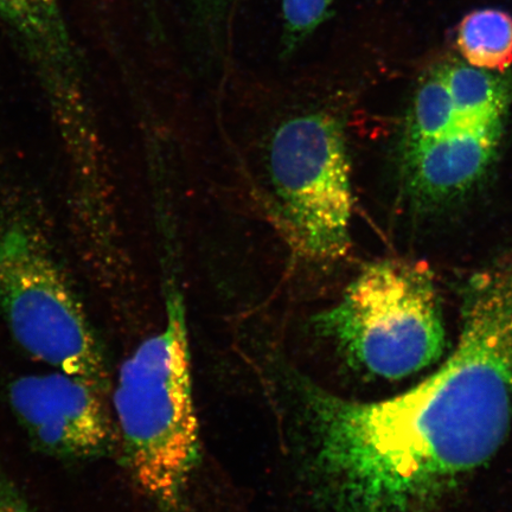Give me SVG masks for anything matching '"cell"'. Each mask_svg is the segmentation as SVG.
Masks as SVG:
<instances>
[{
  "instance_id": "cell-1",
  "label": "cell",
  "mask_w": 512,
  "mask_h": 512,
  "mask_svg": "<svg viewBox=\"0 0 512 512\" xmlns=\"http://www.w3.org/2000/svg\"><path fill=\"white\" fill-rule=\"evenodd\" d=\"M456 347L379 401L297 381L313 480L329 512H434L496 456L512 427V249L465 286Z\"/></svg>"
},
{
  "instance_id": "cell-2",
  "label": "cell",
  "mask_w": 512,
  "mask_h": 512,
  "mask_svg": "<svg viewBox=\"0 0 512 512\" xmlns=\"http://www.w3.org/2000/svg\"><path fill=\"white\" fill-rule=\"evenodd\" d=\"M165 324L121 366L113 395L118 438L133 479L159 512H185L200 458L187 309L171 273Z\"/></svg>"
},
{
  "instance_id": "cell-3",
  "label": "cell",
  "mask_w": 512,
  "mask_h": 512,
  "mask_svg": "<svg viewBox=\"0 0 512 512\" xmlns=\"http://www.w3.org/2000/svg\"><path fill=\"white\" fill-rule=\"evenodd\" d=\"M0 317L28 354L107 393L104 348L48 220L29 191L10 182L0 183Z\"/></svg>"
},
{
  "instance_id": "cell-4",
  "label": "cell",
  "mask_w": 512,
  "mask_h": 512,
  "mask_svg": "<svg viewBox=\"0 0 512 512\" xmlns=\"http://www.w3.org/2000/svg\"><path fill=\"white\" fill-rule=\"evenodd\" d=\"M261 151L268 211L287 246L313 264L344 258L354 196L342 114L328 105L285 114Z\"/></svg>"
},
{
  "instance_id": "cell-5",
  "label": "cell",
  "mask_w": 512,
  "mask_h": 512,
  "mask_svg": "<svg viewBox=\"0 0 512 512\" xmlns=\"http://www.w3.org/2000/svg\"><path fill=\"white\" fill-rule=\"evenodd\" d=\"M313 320L350 366L384 380L430 368L446 350L437 286L421 262H371L342 298Z\"/></svg>"
},
{
  "instance_id": "cell-6",
  "label": "cell",
  "mask_w": 512,
  "mask_h": 512,
  "mask_svg": "<svg viewBox=\"0 0 512 512\" xmlns=\"http://www.w3.org/2000/svg\"><path fill=\"white\" fill-rule=\"evenodd\" d=\"M105 395L91 382L59 370L19 377L8 389L12 413L31 443L73 462L110 456L118 445Z\"/></svg>"
},
{
  "instance_id": "cell-7",
  "label": "cell",
  "mask_w": 512,
  "mask_h": 512,
  "mask_svg": "<svg viewBox=\"0 0 512 512\" xmlns=\"http://www.w3.org/2000/svg\"><path fill=\"white\" fill-rule=\"evenodd\" d=\"M0 22L34 73L57 130L78 132L91 125L86 64L61 0H0Z\"/></svg>"
},
{
  "instance_id": "cell-8",
  "label": "cell",
  "mask_w": 512,
  "mask_h": 512,
  "mask_svg": "<svg viewBox=\"0 0 512 512\" xmlns=\"http://www.w3.org/2000/svg\"><path fill=\"white\" fill-rule=\"evenodd\" d=\"M503 126L504 121L456 124L443 136L406 144V177L414 198L437 204L470 190L494 160Z\"/></svg>"
},
{
  "instance_id": "cell-9",
  "label": "cell",
  "mask_w": 512,
  "mask_h": 512,
  "mask_svg": "<svg viewBox=\"0 0 512 512\" xmlns=\"http://www.w3.org/2000/svg\"><path fill=\"white\" fill-rule=\"evenodd\" d=\"M456 123L484 125L504 121L509 106L508 87L489 70L470 64L443 67Z\"/></svg>"
},
{
  "instance_id": "cell-10",
  "label": "cell",
  "mask_w": 512,
  "mask_h": 512,
  "mask_svg": "<svg viewBox=\"0 0 512 512\" xmlns=\"http://www.w3.org/2000/svg\"><path fill=\"white\" fill-rule=\"evenodd\" d=\"M457 46L470 66L505 72L512 63V16L496 9L471 12L459 24Z\"/></svg>"
},
{
  "instance_id": "cell-11",
  "label": "cell",
  "mask_w": 512,
  "mask_h": 512,
  "mask_svg": "<svg viewBox=\"0 0 512 512\" xmlns=\"http://www.w3.org/2000/svg\"><path fill=\"white\" fill-rule=\"evenodd\" d=\"M454 123L456 117L451 95L441 67L428 76L415 96L406 144L426 142L443 136L456 125Z\"/></svg>"
},
{
  "instance_id": "cell-12",
  "label": "cell",
  "mask_w": 512,
  "mask_h": 512,
  "mask_svg": "<svg viewBox=\"0 0 512 512\" xmlns=\"http://www.w3.org/2000/svg\"><path fill=\"white\" fill-rule=\"evenodd\" d=\"M335 0H283L281 57L288 59L303 47L332 16Z\"/></svg>"
},
{
  "instance_id": "cell-13",
  "label": "cell",
  "mask_w": 512,
  "mask_h": 512,
  "mask_svg": "<svg viewBox=\"0 0 512 512\" xmlns=\"http://www.w3.org/2000/svg\"><path fill=\"white\" fill-rule=\"evenodd\" d=\"M233 0H191L197 27L207 40L220 44L224 24Z\"/></svg>"
},
{
  "instance_id": "cell-14",
  "label": "cell",
  "mask_w": 512,
  "mask_h": 512,
  "mask_svg": "<svg viewBox=\"0 0 512 512\" xmlns=\"http://www.w3.org/2000/svg\"><path fill=\"white\" fill-rule=\"evenodd\" d=\"M0 512H35L2 466H0Z\"/></svg>"
},
{
  "instance_id": "cell-15",
  "label": "cell",
  "mask_w": 512,
  "mask_h": 512,
  "mask_svg": "<svg viewBox=\"0 0 512 512\" xmlns=\"http://www.w3.org/2000/svg\"><path fill=\"white\" fill-rule=\"evenodd\" d=\"M143 5L145 14L147 16V21H149L150 27L152 28V34L159 36L162 29H160L157 0H143Z\"/></svg>"
}]
</instances>
